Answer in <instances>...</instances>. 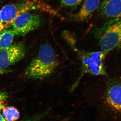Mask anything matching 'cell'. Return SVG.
I'll return each instance as SVG.
<instances>
[{"label":"cell","instance_id":"6da1fadb","mask_svg":"<svg viewBox=\"0 0 121 121\" xmlns=\"http://www.w3.org/2000/svg\"><path fill=\"white\" fill-rule=\"evenodd\" d=\"M58 65L56 55L48 44L40 46L39 52L25 70V75L30 79H41L49 77Z\"/></svg>","mask_w":121,"mask_h":121},{"label":"cell","instance_id":"7a4b0ae2","mask_svg":"<svg viewBox=\"0 0 121 121\" xmlns=\"http://www.w3.org/2000/svg\"><path fill=\"white\" fill-rule=\"evenodd\" d=\"M37 11L61 17V15L43 0H24L5 5L0 10L1 19L6 29L13 21L22 13Z\"/></svg>","mask_w":121,"mask_h":121},{"label":"cell","instance_id":"3957f363","mask_svg":"<svg viewBox=\"0 0 121 121\" xmlns=\"http://www.w3.org/2000/svg\"><path fill=\"white\" fill-rule=\"evenodd\" d=\"M95 33L102 51L108 53L118 48L121 45V17L109 20Z\"/></svg>","mask_w":121,"mask_h":121},{"label":"cell","instance_id":"277c9868","mask_svg":"<svg viewBox=\"0 0 121 121\" xmlns=\"http://www.w3.org/2000/svg\"><path fill=\"white\" fill-rule=\"evenodd\" d=\"M103 107L113 118L121 120V80L110 79L102 98Z\"/></svg>","mask_w":121,"mask_h":121},{"label":"cell","instance_id":"5b68a950","mask_svg":"<svg viewBox=\"0 0 121 121\" xmlns=\"http://www.w3.org/2000/svg\"><path fill=\"white\" fill-rule=\"evenodd\" d=\"M107 53L103 51L80 52L79 55L82 64V73H88L94 75H106L104 61Z\"/></svg>","mask_w":121,"mask_h":121},{"label":"cell","instance_id":"8992f818","mask_svg":"<svg viewBox=\"0 0 121 121\" xmlns=\"http://www.w3.org/2000/svg\"><path fill=\"white\" fill-rule=\"evenodd\" d=\"M41 21L39 14L29 12L17 16L11 26L16 35L25 36L38 28L40 26Z\"/></svg>","mask_w":121,"mask_h":121},{"label":"cell","instance_id":"52a82bcc","mask_svg":"<svg viewBox=\"0 0 121 121\" xmlns=\"http://www.w3.org/2000/svg\"><path fill=\"white\" fill-rule=\"evenodd\" d=\"M26 50L22 42L11 44L0 51V67L4 69L19 62L25 56Z\"/></svg>","mask_w":121,"mask_h":121},{"label":"cell","instance_id":"ba28073f","mask_svg":"<svg viewBox=\"0 0 121 121\" xmlns=\"http://www.w3.org/2000/svg\"><path fill=\"white\" fill-rule=\"evenodd\" d=\"M98 13L107 18L121 17V0H104L99 6Z\"/></svg>","mask_w":121,"mask_h":121},{"label":"cell","instance_id":"9c48e42d","mask_svg":"<svg viewBox=\"0 0 121 121\" xmlns=\"http://www.w3.org/2000/svg\"><path fill=\"white\" fill-rule=\"evenodd\" d=\"M100 0H85L82 6L77 13L71 16L73 20L82 22L91 17L93 13L100 6Z\"/></svg>","mask_w":121,"mask_h":121},{"label":"cell","instance_id":"30bf717a","mask_svg":"<svg viewBox=\"0 0 121 121\" xmlns=\"http://www.w3.org/2000/svg\"><path fill=\"white\" fill-rule=\"evenodd\" d=\"M15 35L12 29H6L0 32V51L12 44Z\"/></svg>","mask_w":121,"mask_h":121},{"label":"cell","instance_id":"8fae6325","mask_svg":"<svg viewBox=\"0 0 121 121\" xmlns=\"http://www.w3.org/2000/svg\"><path fill=\"white\" fill-rule=\"evenodd\" d=\"M2 115L7 121H16L20 118V112L17 108L13 106L4 107Z\"/></svg>","mask_w":121,"mask_h":121},{"label":"cell","instance_id":"7c38bea8","mask_svg":"<svg viewBox=\"0 0 121 121\" xmlns=\"http://www.w3.org/2000/svg\"><path fill=\"white\" fill-rule=\"evenodd\" d=\"M83 0H60V8H68L75 9L80 4Z\"/></svg>","mask_w":121,"mask_h":121},{"label":"cell","instance_id":"4fadbf2b","mask_svg":"<svg viewBox=\"0 0 121 121\" xmlns=\"http://www.w3.org/2000/svg\"><path fill=\"white\" fill-rule=\"evenodd\" d=\"M8 98V94L6 92L0 90V113L4 107V104Z\"/></svg>","mask_w":121,"mask_h":121},{"label":"cell","instance_id":"5bb4252c","mask_svg":"<svg viewBox=\"0 0 121 121\" xmlns=\"http://www.w3.org/2000/svg\"><path fill=\"white\" fill-rule=\"evenodd\" d=\"M5 29V27L4 25L2 22V19H1L0 10V32Z\"/></svg>","mask_w":121,"mask_h":121},{"label":"cell","instance_id":"9a60e30c","mask_svg":"<svg viewBox=\"0 0 121 121\" xmlns=\"http://www.w3.org/2000/svg\"><path fill=\"white\" fill-rule=\"evenodd\" d=\"M9 70L6 69H4L0 67V75L9 72Z\"/></svg>","mask_w":121,"mask_h":121},{"label":"cell","instance_id":"2e32d148","mask_svg":"<svg viewBox=\"0 0 121 121\" xmlns=\"http://www.w3.org/2000/svg\"><path fill=\"white\" fill-rule=\"evenodd\" d=\"M0 121H7L4 118L3 116L0 113Z\"/></svg>","mask_w":121,"mask_h":121}]
</instances>
